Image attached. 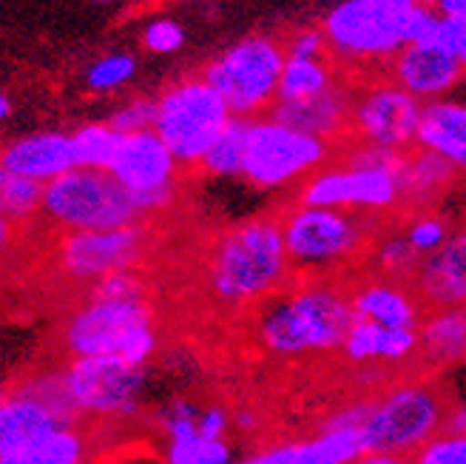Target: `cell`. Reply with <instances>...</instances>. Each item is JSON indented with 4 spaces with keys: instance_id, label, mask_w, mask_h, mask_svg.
Masks as SVG:
<instances>
[{
    "instance_id": "obj_1",
    "label": "cell",
    "mask_w": 466,
    "mask_h": 464,
    "mask_svg": "<svg viewBox=\"0 0 466 464\" xmlns=\"http://www.w3.org/2000/svg\"><path fill=\"white\" fill-rule=\"evenodd\" d=\"M353 322L350 280L296 276L248 316V339L273 362H310L341 354Z\"/></svg>"
},
{
    "instance_id": "obj_2",
    "label": "cell",
    "mask_w": 466,
    "mask_h": 464,
    "mask_svg": "<svg viewBox=\"0 0 466 464\" xmlns=\"http://www.w3.org/2000/svg\"><path fill=\"white\" fill-rule=\"evenodd\" d=\"M199 276L217 311L245 319L259 311L296 280L279 217H250L217 231L205 245Z\"/></svg>"
},
{
    "instance_id": "obj_3",
    "label": "cell",
    "mask_w": 466,
    "mask_h": 464,
    "mask_svg": "<svg viewBox=\"0 0 466 464\" xmlns=\"http://www.w3.org/2000/svg\"><path fill=\"white\" fill-rule=\"evenodd\" d=\"M279 222L293 273L319 280H353L364 271L372 242L390 225L387 220L301 202L288 205Z\"/></svg>"
},
{
    "instance_id": "obj_4",
    "label": "cell",
    "mask_w": 466,
    "mask_h": 464,
    "mask_svg": "<svg viewBox=\"0 0 466 464\" xmlns=\"http://www.w3.org/2000/svg\"><path fill=\"white\" fill-rule=\"evenodd\" d=\"M404 157L407 154L399 151L353 143V149L341 151V157L330 160L321 171L299 185L296 202L390 222V217L404 208L399 180Z\"/></svg>"
},
{
    "instance_id": "obj_5",
    "label": "cell",
    "mask_w": 466,
    "mask_h": 464,
    "mask_svg": "<svg viewBox=\"0 0 466 464\" xmlns=\"http://www.w3.org/2000/svg\"><path fill=\"white\" fill-rule=\"evenodd\" d=\"M60 345L68 359L111 356L134 367H148L159 351L157 314L143 299H91L66 316Z\"/></svg>"
},
{
    "instance_id": "obj_6",
    "label": "cell",
    "mask_w": 466,
    "mask_h": 464,
    "mask_svg": "<svg viewBox=\"0 0 466 464\" xmlns=\"http://www.w3.org/2000/svg\"><path fill=\"white\" fill-rule=\"evenodd\" d=\"M447 419L450 405L430 379H401L370 399L361 436L367 453L415 459L447 430Z\"/></svg>"
},
{
    "instance_id": "obj_7",
    "label": "cell",
    "mask_w": 466,
    "mask_h": 464,
    "mask_svg": "<svg viewBox=\"0 0 466 464\" xmlns=\"http://www.w3.org/2000/svg\"><path fill=\"white\" fill-rule=\"evenodd\" d=\"M43 222L57 234L114 231L139 222L131 194L111 171L75 169L46 185Z\"/></svg>"
},
{
    "instance_id": "obj_8",
    "label": "cell",
    "mask_w": 466,
    "mask_h": 464,
    "mask_svg": "<svg viewBox=\"0 0 466 464\" xmlns=\"http://www.w3.org/2000/svg\"><path fill=\"white\" fill-rule=\"evenodd\" d=\"M285 63L288 49L276 40L245 37L208 63L202 77L219 91L233 118L256 120L273 111Z\"/></svg>"
},
{
    "instance_id": "obj_9",
    "label": "cell",
    "mask_w": 466,
    "mask_h": 464,
    "mask_svg": "<svg viewBox=\"0 0 466 464\" xmlns=\"http://www.w3.org/2000/svg\"><path fill=\"white\" fill-rule=\"evenodd\" d=\"M333 143L285 126L273 114L256 118L248 126L242 180L259 191H279L301 185L333 160Z\"/></svg>"
},
{
    "instance_id": "obj_10",
    "label": "cell",
    "mask_w": 466,
    "mask_h": 464,
    "mask_svg": "<svg viewBox=\"0 0 466 464\" xmlns=\"http://www.w3.org/2000/svg\"><path fill=\"white\" fill-rule=\"evenodd\" d=\"M230 108L219 91L199 77H185L157 98L154 131L171 149L182 169H199L202 157L222 129L230 123Z\"/></svg>"
},
{
    "instance_id": "obj_11",
    "label": "cell",
    "mask_w": 466,
    "mask_h": 464,
    "mask_svg": "<svg viewBox=\"0 0 466 464\" xmlns=\"http://www.w3.org/2000/svg\"><path fill=\"white\" fill-rule=\"evenodd\" d=\"M418 0H344L324 20L328 49L350 63L395 60Z\"/></svg>"
},
{
    "instance_id": "obj_12",
    "label": "cell",
    "mask_w": 466,
    "mask_h": 464,
    "mask_svg": "<svg viewBox=\"0 0 466 464\" xmlns=\"http://www.w3.org/2000/svg\"><path fill=\"white\" fill-rule=\"evenodd\" d=\"M63 376L80 419L123 422L143 407L148 367H134L111 356H91L68 359Z\"/></svg>"
},
{
    "instance_id": "obj_13",
    "label": "cell",
    "mask_w": 466,
    "mask_h": 464,
    "mask_svg": "<svg viewBox=\"0 0 466 464\" xmlns=\"http://www.w3.org/2000/svg\"><path fill=\"white\" fill-rule=\"evenodd\" d=\"M148 237L151 234L143 222L114 228V231L57 234L52 248V263L63 280L91 288L114 271H128L143 263Z\"/></svg>"
},
{
    "instance_id": "obj_14",
    "label": "cell",
    "mask_w": 466,
    "mask_h": 464,
    "mask_svg": "<svg viewBox=\"0 0 466 464\" xmlns=\"http://www.w3.org/2000/svg\"><path fill=\"white\" fill-rule=\"evenodd\" d=\"M179 160L154 129L123 137L111 166L116 182L131 194L139 222L171 211L179 194Z\"/></svg>"
},
{
    "instance_id": "obj_15",
    "label": "cell",
    "mask_w": 466,
    "mask_h": 464,
    "mask_svg": "<svg viewBox=\"0 0 466 464\" xmlns=\"http://www.w3.org/2000/svg\"><path fill=\"white\" fill-rule=\"evenodd\" d=\"M424 103L392 80L372 83L361 88L353 103L350 120V140L359 146H372L384 151L407 154L418 149V129H421Z\"/></svg>"
},
{
    "instance_id": "obj_16",
    "label": "cell",
    "mask_w": 466,
    "mask_h": 464,
    "mask_svg": "<svg viewBox=\"0 0 466 464\" xmlns=\"http://www.w3.org/2000/svg\"><path fill=\"white\" fill-rule=\"evenodd\" d=\"M463 75L466 68L458 63V57L438 43H410L390 63V80L410 91L424 106L447 100V95L461 83Z\"/></svg>"
},
{
    "instance_id": "obj_17",
    "label": "cell",
    "mask_w": 466,
    "mask_h": 464,
    "mask_svg": "<svg viewBox=\"0 0 466 464\" xmlns=\"http://www.w3.org/2000/svg\"><path fill=\"white\" fill-rule=\"evenodd\" d=\"M350 303H353L356 319L381 325V328L418 331L427 316V308L412 285L392 283L367 271L350 280Z\"/></svg>"
},
{
    "instance_id": "obj_18",
    "label": "cell",
    "mask_w": 466,
    "mask_h": 464,
    "mask_svg": "<svg viewBox=\"0 0 466 464\" xmlns=\"http://www.w3.org/2000/svg\"><path fill=\"white\" fill-rule=\"evenodd\" d=\"M75 169L77 157L72 134L63 131H37L17 137V140L6 143L4 154H0V171L35 180L40 185H49Z\"/></svg>"
},
{
    "instance_id": "obj_19",
    "label": "cell",
    "mask_w": 466,
    "mask_h": 464,
    "mask_svg": "<svg viewBox=\"0 0 466 464\" xmlns=\"http://www.w3.org/2000/svg\"><path fill=\"white\" fill-rule=\"evenodd\" d=\"M412 288L427 311L466 308V225L455 228L452 240L421 263Z\"/></svg>"
},
{
    "instance_id": "obj_20",
    "label": "cell",
    "mask_w": 466,
    "mask_h": 464,
    "mask_svg": "<svg viewBox=\"0 0 466 464\" xmlns=\"http://www.w3.org/2000/svg\"><path fill=\"white\" fill-rule=\"evenodd\" d=\"M364 453L361 430H316L308 438L279 442L242 456L237 464H353Z\"/></svg>"
},
{
    "instance_id": "obj_21",
    "label": "cell",
    "mask_w": 466,
    "mask_h": 464,
    "mask_svg": "<svg viewBox=\"0 0 466 464\" xmlns=\"http://www.w3.org/2000/svg\"><path fill=\"white\" fill-rule=\"evenodd\" d=\"M353 103L356 95L344 83H336L330 91L301 100V103H276L273 118L282 120L290 129H299L305 134H313L319 140H328L333 146H341L350 140V120H353Z\"/></svg>"
},
{
    "instance_id": "obj_22",
    "label": "cell",
    "mask_w": 466,
    "mask_h": 464,
    "mask_svg": "<svg viewBox=\"0 0 466 464\" xmlns=\"http://www.w3.org/2000/svg\"><path fill=\"white\" fill-rule=\"evenodd\" d=\"M418 354H421V334L418 331L381 328V325L356 319L339 356L347 365L359 367H401L418 359Z\"/></svg>"
},
{
    "instance_id": "obj_23",
    "label": "cell",
    "mask_w": 466,
    "mask_h": 464,
    "mask_svg": "<svg viewBox=\"0 0 466 464\" xmlns=\"http://www.w3.org/2000/svg\"><path fill=\"white\" fill-rule=\"evenodd\" d=\"M63 428L60 416L17 382L0 399V453L20 450Z\"/></svg>"
},
{
    "instance_id": "obj_24",
    "label": "cell",
    "mask_w": 466,
    "mask_h": 464,
    "mask_svg": "<svg viewBox=\"0 0 466 464\" xmlns=\"http://www.w3.org/2000/svg\"><path fill=\"white\" fill-rule=\"evenodd\" d=\"M458 171L450 166L444 157H438L427 149H412L404 157L401 166V197L404 208L401 211L421 214V211H435L438 202L450 194V189L458 182Z\"/></svg>"
},
{
    "instance_id": "obj_25",
    "label": "cell",
    "mask_w": 466,
    "mask_h": 464,
    "mask_svg": "<svg viewBox=\"0 0 466 464\" xmlns=\"http://www.w3.org/2000/svg\"><path fill=\"white\" fill-rule=\"evenodd\" d=\"M418 149L444 157L461 177H466V103H427L421 129H418Z\"/></svg>"
},
{
    "instance_id": "obj_26",
    "label": "cell",
    "mask_w": 466,
    "mask_h": 464,
    "mask_svg": "<svg viewBox=\"0 0 466 464\" xmlns=\"http://www.w3.org/2000/svg\"><path fill=\"white\" fill-rule=\"evenodd\" d=\"M421 365L452 367L466 362V308L427 311L421 328Z\"/></svg>"
},
{
    "instance_id": "obj_27",
    "label": "cell",
    "mask_w": 466,
    "mask_h": 464,
    "mask_svg": "<svg viewBox=\"0 0 466 464\" xmlns=\"http://www.w3.org/2000/svg\"><path fill=\"white\" fill-rule=\"evenodd\" d=\"M88 461V436L80 425H63L37 442L0 453V464H86Z\"/></svg>"
},
{
    "instance_id": "obj_28",
    "label": "cell",
    "mask_w": 466,
    "mask_h": 464,
    "mask_svg": "<svg viewBox=\"0 0 466 464\" xmlns=\"http://www.w3.org/2000/svg\"><path fill=\"white\" fill-rule=\"evenodd\" d=\"M421 263L424 260L418 257V251L410 245L404 228L401 225H387L379 234V240L372 242L364 271L376 273V276H384V280H392V283L412 285Z\"/></svg>"
},
{
    "instance_id": "obj_29",
    "label": "cell",
    "mask_w": 466,
    "mask_h": 464,
    "mask_svg": "<svg viewBox=\"0 0 466 464\" xmlns=\"http://www.w3.org/2000/svg\"><path fill=\"white\" fill-rule=\"evenodd\" d=\"M43 194L46 185L0 171V214H4V234L9 237L15 228H26L43 220Z\"/></svg>"
},
{
    "instance_id": "obj_30",
    "label": "cell",
    "mask_w": 466,
    "mask_h": 464,
    "mask_svg": "<svg viewBox=\"0 0 466 464\" xmlns=\"http://www.w3.org/2000/svg\"><path fill=\"white\" fill-rule=\"evenodd\" d=\"M248 126L250 120L245 118H230V123L222 129V134L208 149V154L199 162V171L205 177L217 180H230L242 177L245 171V149H248Z\"/></svg>"
},
{
    "instance_id": "obj_31",
    "label": "cell",
    "mask_w": 466,
    "mask_h": 464,
    "mask_svg": "<svg viewBox=\"0 0 466 464\" xmlns=\"http://www.w3.org/2000/svg\"><path fill=\"white\" fill-rule=\"evenodd\" d=\"M336 86L333 68L324 60H305V57H288L282 83H279V100L276 103H301L313 100L324 91Z\"/></svg>"
},
{
    "instance_id": "obj_32",
    "label": "cell",
    "mask_w": 466,
    "mask_h": 464,
    "mask_svg": "<svg viewBox=\"0 0 466 464\" xmlns=\"http://www.w3.org/2000/svg\"><path fill=\"white\" fill-rule=\"evenodd\" d=\"M75 143V157L77 169H97V171H111L116 151H120L123 134L114 131L111 123H86L77 131H72Z\"/></svg>"
},
{
    "instance_id": "obj_33",
    "label": "cell",
    "mask_w": 466,
    "mask_h": 464,
    "mask_svg": "<svg viewBox=\"0 0 466 464\" xmlns=\"http://www.w3.org/2000/svg\"><path fill=\"white\" fill-rule=\"evenodd\" d=\"M162 461L166 464H237L233 461V448L228 438L217 442V438H205L199 433L188 438H177V442H166Z\"/></svg>"
},
{
    "instance_id": "obj_34",
    "label": "cell",
    "mask_w": 466,
    "mask_h": 464,
    "mask_svg": "<svg viewBox=\"0 0 466 464\" xmlns=\"http://www.w3.org/2000/svg\"><path fill=\"white\" fill-rule=\"evenodd\" d=\"M401 228H404L410 245L418 251V257H421V260H427V257H432V253H438L441 248H444L452 240V234H455V228L450 225V220L441 214V211L410 214Z\"/></svg>"
},
{
    "instance_id": "obj_35",
    "label": "cell",
    "mask_w": 466,
    "mask_h": 464,
    "mask_svg": "<svg viewBox=\"0 0 466 464\" xmlns=\"http://www.w3.org/2000/svg\"><path fill=\"white\" fill-rule=\"evenodd\" d=\"M199 413L202 407L185 397H174L168 402H162L154 413H151V425L159 430V436L166 442H177V438H188L199 433Z\"/></svg>"
},
{
    "instance_id": "obj_36",
    "label": "cell",
    "mask_w": 466,
    "mask_h": 464,
    "mask_svg": "<svg viewBox=\"0 0 466 464\" xmlns=\"http://www.w3.org/2000/svg\"><path fill=\"white\" fill-rule=\"evenodd\" d=\"M137 72V63L128 55H108L88 68L86 83L91 91H114L116 86H126Z\"/></svg>"
},
{
    "instance_id": "obj_37",
    "label": "cell",
    "mask_w": 466,
    "mask_h": 464,
    "mask_svg": "<svg viewBox=\"0 0 466 464\" xmlns=\"http://www.w3.org/2000/svg\"><path fill=\"white\" fill-rule=\"evenodd\" d=\"M111 129L120 131L123 137L139 134V131H151L157 126V100L154 98H134L126 106L116 108L108 118Z\"/></svg>"
},
{
    "instance_id": "obj_38",
    "label": "cell",
    "mask_w": 466,
    "mask_h": 464,
    "mask_svg": "<svg viewBox=\"0 0 466 464\" xmlns=\"http://www.w3.org/2000/svg\"><path fill=\"white\" fill-rule=\"evenodd\" d=\"M91 299H143L146 296V280L139 276L137 268L128 271H114L97 285L88 288Z\"/></svg>"
},
{
    "instance_id": "obj_39",
    "label": "cell",
    "mask_w": 466,
    "mask_h": 464,
    "mask_svg": "<svg viewBox=\"0 0 466 464\" xmlns=\"http://www.w3.org/2000/svg\"><path fill=\"white\" fill-rule=\"evenodd\" d=\"M412 464H466V433L444 430L412 459Z\"/></svg>"
},
{
    "instance_id": "obj_40",
    "label": "cell",
    "mask_w": 466,
    "mask_h": 464,
    "mask_svg": "<svg viewBox=\"0 0 466 464\" xmlns=\"http://www.w3.org/2000/svg\"><path fill=\"white\" fill-rule=\"evenodd\" d=\"M441 26H444V15H441L435 6H421V4H418V9L410 17V26H407V46L410 43H418V46L438 43Z\"/></svg>"
},
{
    "instance_id": "obj_41",
    "label": "cell",
    "mask_w": 466,
    "mask_h": 464,
    "mask_svg": "<svg viewBox=\"0 0 466 464\" xmlns=\"http://www.w3.org/2000/svg\"><path fill=\"white\" fill-rule=\"evenodd\" d=\"M370 413V399L344 402L321 419L319 430H361Z\"/></svg>"
},
{
    "instance_id": "obj_42",
    "label": "cell",
    "mask_w": 466,
    "mask_h": 464,
    "mask_svg": "<svg viewBox=\"0 0 466 464\" xmlns=\"http://www.w3.org/2000/svg\"><path fill=\"white\" fill-rule=\"evenodd\" d=\"M182 40H185V32L179 29V23H174V20H154L151 26L146 29V35H143L146 49H151L157 55L177 52L179 46H182Z\"/></svg>"
},
{
    "instance_id": "obj_43",
    "label": "cell",
    "mask_w": 466,
    "mask_h": 464,
    "mask_svg": "<svg viewBox=\"0 0 466 464\" xmlns=\"http://www.w3.org/2000/svg\"><path fill=\"white\" fill-rule=\"evenodd\" d=\"M197 428H199V436L222 442V438H228V430L233 428V413L225 410L222 405H205L202 413H199V425Z\"/></svg>"
},
{
    "instance_id": "obj_44",
    "label": "cell",
    "mask_w": 466,
    "mask_h": 464,
    "mask_svg": "<svg viewBox=\"0 0 466 464\" xmlns=\"http://www.w3.org/2000/svg\"><path fill=\"white\" fill-rule=\"evenodd\" d=\"M328 49V37L316 29H301L288 40V57H305V60H324Z\"/></svg>"
},
{
    "instance_id": "obj_45",
    "label": "cell",
    "mask_w": 466,
    "mask_h": 464,
    "mask_svg": "<svg viewBox=\"0 0 466 464\" xmlns=\"http://www.w3.org/2000/svg\"><path fill=\"white\" fill-rule=\"evenodd\" d=\"M438 46H444V49H450V52L458 57V63L466 68V20L444 17V26H441Z\"/></svg>"
},
{
    "instance_id": "obj_46",
    "label": "cell",
    "mask_w": 466,
    "mask_h": 464,
    "mask_svg": "<svg viewBox=\"0 0 466 464\" xmlns=\"http://www.w3.org/2000/svg\"><path fill=\"white\" fill-rule=\"evenodd\" d=\"M233 428L242 430L245 436H253V433H259L262 419H259V413H256V410H250V407H239L237 413H233Z\"/></svg>"
},
{
    "instance_id": "obj_47",
    "label": "cell",
    "mask_w": 466,
    "mask_h": 464,
    "mask_svg": "<svg viewBox=\"0 0 466 464\" xmlns=\"http://www.w3.org/2000/svg\"><path fill=\"white\" fill-rule=\"evenodd\" d=\"M444 17H458V20H466V0H438L435 6Z\"/></svg>"
},
{
    "instance_id": "obj_48",
    "label": "cell",
    "mask_w": 466,
    "mask_h": 464,
    "mask_svg": "<svg viewBox=\"0 0 466 464\" xmlns=\"http://www.w3.org/2000/svg\"><path fill=\"white\" fill-rule=\"evenodd\" d=\"M447 430H455V433H466V399H463V402H458L455 407H450Z\"/></svg>"
},
{
    "instance_id": "obj_49",
    "label": "cell",
    "mask_w": 466,
    "mask_h": 464,
    "mask_svg": "<svg viewBox=\"0 0 466 464\" xmlns=\"http://www.w3.org/2000/svg\"><path fill=\"white\" fill-rule=\"evenodd\" d=\"M353 464H410V461L401 459V456H390V453H364Z\"/></svg>"
},
{
    "instance_id": "obj_50",
    "label": "cell",
    "mask_w": 466,
    "mask_h": 464,
    "mask_svg": "<svg viewBox=\"0 0 466 464\" xmlns=\"http://www.w3.org/2000/svg\"><path fill=\"white\" fill-rule=\"evenodd\" d=\"M12 114V100L9 95H0V118H9Z\"/></svg>"
},
{
    "instance_id": "obj_51",
    "label": "cell",
    "mask_w": 466,
    "mask_h": 464,
    "mask_svg": "<svg viewBox=\"0 0 466 464\" xmlns=\"http://www.w3.org/2000/svg\"><path fill=\"white\" fill-rule=\"evenodd\" d=\"M421 6H438V0H418Z\"/></svg>"
},
{
    "instance_id": "obj_52",
    "label": "cell",
    "mask_w": 466,
    "mask_h": 464,
    "mask_svg": "<svg viewBox=\"0 0 466 464\" xmlns=\"http://www.w3.org/2000/svg\"><path fill=\"white\" fill-rule=\"evenodd\" d=\"M95 4H111V0H95Z\"/></svg>"
}]
</instances>
